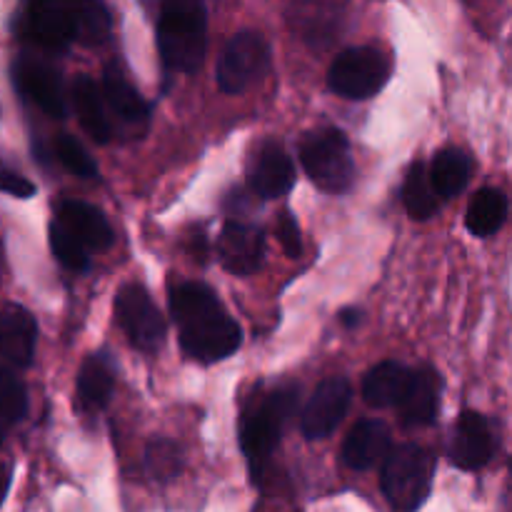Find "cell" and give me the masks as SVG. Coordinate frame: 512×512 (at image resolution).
I'll return each mask as SVG.
<instances>
[{
    "label": "cell",
    "mask_w": 512,
    "mask_h": 512,
    "mask_svg": "<svg viewBox=\"0 0 512 512\" xmlns=\"http://www.w3.org/2000/svg\"><path fill=\"white\" fill-rule=\"evenodd\" d=\"M170 315L180 333V348L200 363H218L243 343L240 325L225 313L213 290L203 283H178L170 288Z\"/></svg>",
    "instance_id": "1"
},
{
    "label": "cell",
    "mask_w": 512,
    "mask_h": 512,
    "mask_svg": "<svg viewBox=\"0 0 512 512\" xmlns=\"http://www.w3.org/2000/svg\"><path fill=\"white\" fill-rule=\"evenodd\" d=\"M158 50L165 68L195 73L205 58V5L195 0L165 3L158 18Z\"/></svg>",
    "instance_id": "2"
},
{
    "label": "cell",
    "mask_w": 512,
    "mask_h": 512,
    "mask_svg": "<svg viewBox=\"0 0 512 512\" xmlns=\"http://www.w3.org/2000/svg\"><path fill=\"white\" fill-rule=\"evenodd\" d=\"M298 400V388L288 385V388L273 390L245 410L243 423H240V448L250 463H265L275 453L285 423L293 418L298 408Z\"/></svg>",
    "instance_id": "3"
},
{
    "label": "cell",
    "mask_w": 512,
    "mask_h": 512,
    "mask_svg": "<svg viewBox=\"0 0 512 512\" xmlns=\"http://www.w3.org/2000/svg\"><path fill=\"white\" fill-rule=\"evenodd\" d=\"M300 165L325 193H345L355 180L348 135L340 128L310 130L300 143Z\"/></svg>",
    "instance_id": "4"
},
{
    "label": "cell",
    "mask_w": 512,
    "mask_h": 512,
    "mask_svg": "<svg viewBox=\"0 0 512 512\" xmlns=\"http://www.w3.org/2000/svg\"><path fill=\"white\" fill-rule=\"evenodd\" d=\"M435 458L425 448L415 443L398 445L390 450L383 463L380 485L390 503L398 510L413 512L428 498L433 483Z\"/></svg>",
    "instance_id": "5"
},
{
    "label": "cell",
    "mask_w": 512,
    "mask_h": 512,
    "mask_svg": "<svg viewBox=\"0 0 512 512\" xmlns=\"http://www.w3.org/2000/svg\"><path fill=\"white\" fill-rule=\"evenodd\" d=\"M390 78V60L383 50L360 45L348 48L333 60L328 73L330 88L348 100H368L385 88Z\"/></svg>",
    "instance_id": "6"
},
{
    "label": "cell",
    "mask_w": 512,
    "mask_h": 512,
    "mask_svg": "<svg viewBox=\"0 0 512 512\" xmlns=\"http://www.w3.org/2000/svg\"><path fill=\"white\" fill-rule=\"evenodd\" d=\"M270 65V45L258 30H240L225 43L220 53L215 80L218 88L228 95L248 90L255 80L265 75Z\"/></svg>",
    "instance_id": "7"
},
{
    "label": "cell",
    "mask_w": 512,
    "mask_h": 512,
    "mask_svg": "<svg viewBox=\"0 0 512 512\" xmlns=\"http://www.w3.org/2000/svg\"><path fill=\"white\" fill-rule=\"evenodd\" d=\"M115 320L133 348L155 353L165 340V318L140 283H128L115 295Z\"/></svg>",
    "instance_id": "8"
},
{
    "label": "cell",
    "mask_w": 512,
    "mask_h": 512,
    "mask_svg": "<svg viewBox=\"0 0 512 512\" xmlns=\"http://www.w3.org/2000/svg\"><path fill=\"white\" fill-rule=\"evenodd\" d=\"M353 390L345 378H328L313 390L300 415V430L308 440H323L333 433L350 408Z\"/></svg>",
    "instance_id": "9"
},
{
    "label": "cell",
    "mask_w": 512,
    "mask_h": 512,
    "mask_svg": "<svg viewBox=\"0 0 512 512\" xmlns=\"http://www.w3.org/2000/svg\"><path fill=\"white\" fill-rule=\"evenodd\" d=\"M220 263L233 275L258 273L265 260V233L260 225L228 220L218 238Z\"/></svg>",
    "instance_id": "10"
},
{
    "label": "cell",
    "mask_w": 512,
    "mask_h": 512,
    "mask_svg": "<svg viewBox=\"0 0 512 512\" xmlns=\"http://www.w3.org/2000/svg\"><path fill=\"white\" fill-rule=\"evenodd\" d=\"M295 183V165L285 148L275 140L258 145L248 163V185L255 195L265 200L280 198Z\"/></svg>",
    "instance_id": "11"
},
{
    "label": "cell",
    "mask_w": 512,
    "mask_h": 512,
    "mask_svg": "<svg viewBox=\"0 0 512 512\" xmlns=\"http://www.w3.org/2000/svg\"><path fill=\"white\" fill-rule=\"evenodd\" d=\"M15 83H18L20 93L25 98L33 100L45 115L60 120L65 118V100H63V85H60V75L55 73V68H50L48 63L38 58H23L15 60Z\"/></svg>",
    "instance_id": "12"
},
{
    "label": "cell",
    "mask_w": 512,
    "mask_h": 512,
    "mask_svg": "<svg viewBox=\"0 0 512 512\" xmlns=\"http://www.w3.org/2000/svg\"><path fill=\"white\" fill-rule=\"evenodd\" d=\"M103 93L110 113H113L115 120H120L125 133H143L145 123H148L150 108L148 103H145L143 95H140L138 90H135V85L128 80V75L123 73L120 63H115V60L105 65L103 70Z\"/></svg>",
    "instance_id": "13"
},
{
    "label": "cell",
    "mask_w": 512,
    "mask_h": 512,
    "mask_svg": "<svg viewBox=\"0 0 512 512\" xmlns=\"http://www.w3.org/2000/svg\"><path fill=\"white\" fill-rule=\"evenodd\" d=\"M25 25H28V33L33 35L35 43H40V48L55 50V53L68 48L73 40H78L75 5L40 0V3L28 5Z\"/></svg>",
    "instance_id": "14"
},
{
    "label": "cell",
    "mask_w": 512,
    "mask_h": 512,
    "mask_svg": "<svg viewBox=\"0 0 512 512\" xmlns=\"http://www.w3.org/2000/svg\"><path fill=\"white\" fill-rule=\"evenodd\" d=\"M493 455V430L480 413L465 410L455 420L450 438V460L463 470H478L488 465Z\"/></svg>",
    "instance_id": "15"
},
{
    "label": "cell",
    "mask_w": 512,
    "mask_h": 512,
    "mask_svg": "<svg viewBox=\"0 0 512 512\" xmlns=\"http://www.w3.org/2000/svg\"><path fill=\"white\" fill-rule=\"evenodd\" d=\"M38 325L18 303H8L0 315V353L8 368H28L35 353Z\"/></svg>",
    "instance_id": "16"
},
{
    "label": "cell",
    "mask_w": 512,
    "mask_h": 512,
    "mask_svg": "<svg viewBox=\"0 0 512 512\" xmlns=\"http://www.w3.org/2000/svg\"><path fill=\"white\" fill-rule=\"evenodd\" d=\"M390 430L383 420H360L353 425V430L345 438L340 458L348 468L353 470H368L373 465L385 463L390 455Z\"/></svg>",
    "instance_id": "17"
},
{
    "label": "cell",
    "mask_w": 512,
    "mask_h": 512,
    "mask_svg": "<svg viewBox=\"0 0 512 512\" xmlns=\"http://www.w3.org/2000/svg\"><path fill=\"white\" fill-rule=\"evenodd\" d=\"M55 220L88 250H108L113 245L115 235L110 223L95 205L85 203V200H63Z\"/></svg>",
    "instance_id": "18"
},
{
    "label": "cell",
    "mask_w": 512,
    "mask_h": 512,
    "mask_svg": "<svg viewBox=\"0 0 512 512\" xmlns=\"http://www.w3.org/2000/svg\"><path fill=\"white\" fill-rule=\"evenodd\" d=\"M415 370L405 368V365L395 363V360H385L378 363L363 380V398L365 403L373 408H398L403 403L405 393L410 390Z\"/></svg>",
    "instance_id": "19"
},
{
    "label": "cell",
    "mask_w": 512,
    "mask_h": 512,
    "mask_svg": "<svg viewBox=\"0 0 512 512\" xmlns=\"http://www.w3.org/2000/svg\"><path fill=\"white\" fill-rule=\"evenodd\" d=\"M70 95H73L75 113H78L85 133L95 143H108L113 138V123H110L108 113H105V100L100 98L95 80L90 75H75L73 85H70Z\"/></svg>",
    "instance_id": "20"
},
{
    "label": "cell",
    "mask_w": 512,
    "mask_h": 512,
    "mask_svg": "<svg viewBox=\"0 0 512 512\" xmlns=\"http://www.w3.org/2000/svg\"><path fill=\"white\" fill-rule=\"evenodd\" d=\"M115 385V365L110 355L93 353L85 358L78 373V400L80 408L98 413L108 405Z\"/></svg>",
    "instance_id": "21"
},
{
    "label": "cell",
    "mask_w": 512,
    "mask_h": 512,
    "mask_svg": "<svg viewBox=\"0 0 512 512\" xmlns=\"http://www.w3.org/2000/svg\"><path fill=\"white\" fill-rule=\"evenodd\" d=\"M438 375L430 368H420L413 373V383L398 405V415L405 425H430L438 415Z\"/></svg>",
    "instance_id": "22"
},
{
    "label": "cell",
    "mask_w": 512,
    "mask_h": 512,
    "mask_svg": "<svg viewBox=\"0 0 512 512\" xmlns=\"http://www.w3.org/2000/svg\"><path fill=\"white\" fill-rule=\"evenodd\" d=\"M508 218V198L498 188H483L473 195L465 213V225L475 238H490Z\"/></svg>",
    "instance_id": "23"
},
{
    "label": "cell",
    "mask_w": 512,
    "mask_h": 512,
    "mask_svg": "<svg viewBox=\"0 0 512 512\" xmlns=\"http://www.w3.org/2000/svg\"><path fill=\"white\" fill-rule=\"evenodd\" d=\"M430 178L440 198H455L470 180V158L460 148H445L430 165Z\"/></svg>",
    "instance_id": "24"
},
{
    "label": "cell",
    "mask_w": 512,
    "mask_h": 512,
    "mask_svg": "<svg viewBox=\"0 0 512 512\" xmlns=\"http://www.w3.org/2000/svg\"><path fill=\"white\" fill-rule=\"evenodd\" d=\"M403 203L415 220H428L430 215H435V210H438L440 195L438 190H435L430 170L425 168L423 160H415V163L410 165L408 175H405Z\"/></svg>",
    "instance_id": "25"
},
{
    "label": "cell",
    "mask_w": 512,
    "mask_h": 512,
    "mask_svg": "<svg viewBox=\"0 0 512 512\" xmlns=\"http://www.w3.org/2000/svg\"><path fill=\"white\" fill-rule=\"evenodd\" d=\"M143 465L150 478L158 480V483H170L183 470V450L175 440L155 438L145 448Z\"/></svg>",
    "instance_id": "26"
},
{
    "label": "cell",
    "mask_w": 512,
    "mask_h": 512,
    "mask_svg": "<svg viewBox=\"0 0 512 512\" xmlns=\"http://www.w3.org/2000/svg\"><path fill=\"white\" fill-rule=\"evenodd\" d=\"M75 30L78 40L85 45H98L110 33L108 8L100 3H78L75 5Z\"/></svg>",
    "instance_id": "27"
},
{
    "label": "cell",
    "mask_w": 512,
    "mask_h": 512,
    "mask_svg": "<svg viewBox=\"0 0 512 512\" xmlns=\"http://www.w3.org/2000/svg\"><path fill=\"white\" fill-rule=\"evenodd\" d=\"M50 248H53L55 260H58L63 268L75 270V273H83V270H88L90 250L85 248V245L80 243L75 235H70L68 230L58 223V220L50 225Z\"/></svg>",
    "instance_id": "28"
},
{
    "label": "cell",
    "mask_w": 512,
    "mask_h": 512,
    "mask_svg": "<svg viewBox=\"0 0 512 512\" xmlns=\"http://www.w3.org/2000/svg\"><path fill=\"white\" fill-rule=\"evenodd\" d=\"M25 413H28L25 385L20 383L18 375L3 370V375H0V418H3L5 428H13L15 423H20Z\"/></svg>",
    "instance_id": "29"
},
{
    "label": "cell",
    "mask_w": 512,
    "mask_h": 512,
    "mask_svg": "<svg viewBox=\"0 0 512 512\" xmlns=\"http://www.w3.org/2000/svg\"><path fill=\"white\" fill-rule=\"evenodd\" d=\"M55 155H58L60 165H63L68 173L78 175V178H98V165L90 158L88 150L80 145V140H75L73 135L63 133L55 138Z\"/></svg>",
    "instance_id": "30"
},
{
    "label": "cell",
    "mask_w": 512,
    "mask_h": 512,
    "mask_svg": "<svg viewBox=\"0 0 512 512\" xmlns=\"http://www.w3.org/2000/svg\"><path fill=\"white\" fill-rule=\"evenodd\" d=\"M278 240L283 245L285 255L293 260H298L303 255V240H300V228H298V220L290 210H280L278 215Z\"/></svg>",
    "instance_id": "31"
},
{
    "label": "cell",
    "mask_w": 512,
    "mask_h": 512,
    "mask_svg": "<svg viewBox=\"0 0 512 512\" xmlns=\"http://www.w3.org/2000/svg\"><path fill=\"white\" fill-rule=\"evenodd\" d=\"M3 193L15 195V198H30L35 195V185L30 183L28 178H23L20 173H13V170H3Z\"/></svg>",
    "instance_id": "32"
},
{
    "label": "cell",
    "mask_w": 512,
    "mask_h": 512,
    "mask_svg": "<svg viewBox=\"0 0 512 512\" xmlns=\"http://www.w3.org/2000/svg\"><path fill=\"white\" fill-rule=\"evenodd\" d=\"M340 323L345 325V328H358L360 325V318H363V313H360L358 308H345V310H340Z\"/></svg>",
    "instance_id": "33"
}]
</instances>
